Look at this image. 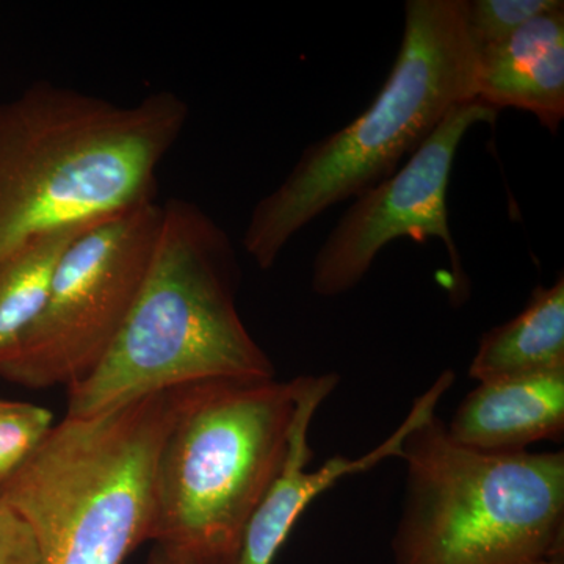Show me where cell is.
<instances>
[{
  "instance_id": "6da1fadb",
  "label": "cell",
  "mask_w": 564,
  "mask_h": 564,
  "mask_svg": "<svg viewBox=\"0 0 564 564\" xmlns=\"http://www.w3.org/2000/svg\"><path fill=\"white\" fill-rule=\"evenodd\" d=\"M188 113L172 91L117 104L51 82L0 102V265L41 237L158 198Z\"/></svg>"
},
{
  "instance_id": "7a4b0ae2",
  "label": "cell",
  "mask_w": 564,
  "mask_h": 564,
  "mask_svg": "<svg viewBox=\"0 0 564 564\" xmlns=\"http://www.w3.org/2000/svg\"><path fill=\"white\" fill-rule=\"evenodd\" d=\"M239 263L225 229L184 199L163 204L147 278L109 351L69 386L66 417H90L177 386L273 380L237 310Z\"/></svg>"
},
{
  "instance_id": "3957f363",
  "label": "cell",
  "mask_w": 564,
  "mask_h": 564,
  "mask_svg": "<svg viewBox=\"0 0 564 564\" xmlns=\"http://www.w3.org/2000/svg\"><path fill=\"white\" fill-rule=\"evenodd\" d=\"M475 62L466 0H406L399 54L372 104L310 144L252 209L242 245L256 265L272 269L304 226L391 176L448 111L474 101Z\"/></svg>"
},
{
  "instance_id": "277c9868",
  "label": "cell",
  "mask_w": 564,
  "mask_h": 564,
  "mask_svg": "<svg viewBox=\"0 0 564 564\" xmlns=\"http://www.w3.org/2000/svg\"><path fill=\"white\" fill-rule=\"evenodd\" d=\"M196 384L63 419L0 486L31 527L40 564H122L150 541L159 455Z\"/></svg>"
},
{
  "instance_id": "5b68a950",
  "label": "cell",
  "mask_w": 564,
  "mask_h": 564,
  "mask_svg": "<svg viewBox=\"0 0 564 564\" xmlns=\"http://www.w3.org/2000/svg\"><path fill=\"white\" fill-rule=\"evenodd\" d=\"M300 377L193 389L159 455L150 541L172 564H240L245 532L280 473Z\"/></svg>"
},
{
  "instance_id": "8992f818",
  "label": "cell",
  "mask_w": 564,
  "mask_h": 564,
  "mask_svg": "<svg viewBox=\"0 0 564 564\" xmlns=\"http://www.w3.org/2000/svg\"><path fill=\"white\" fill-rule=\"evenodd\" d=\"M395 564H530L563 556L564 454H484L434 413L404 440Z\"/></svg>"
},
{
  "instance_id": "52a82bcc",
  "label": "cell",
  "mask_w": 564,
  "mask_h": 564,
  "mask_svg": "<svg viewBox=\"0 0 564 564\" xmlns=\"http://www.w3.org/2000/svg\"><path fill=\"white\" fill-rule=\"evenodd\" d=\"M163 204L150 199L85 229L54 274L43 313L0 366L28 389L79 383L96 369L131 313L158 242Z\"/></svg>"
},
{
  "instance_id": "ba28073f",
  "label": "cell",
  "mask_w": 564,
  "mask_h": 564,
  "mask_svg": "<svg viewBox=\"0 0 564 564\" xmlns=\"http://www.w3.org/2000/svg\"><path fill=\"white\" fill-rule=\"evenodd\" d=\"M499 111L486 104H458L408 158L403 169L364 192L344 212L314 259L311 288L323 299L355 289L386 245L400 237L440 239L447 248L459 289L466 288L462 256L448 223L447 193L456 152L480 122L494 124Z\"/></svg>"
},
{
  "instance_id": "9c48e42d",
  "label": "cell",
  "mask_w": 564,
  "mask_h": 564,
  "mask_svg": "<svg viewBox=\"0 0 564 564\" xmlns=\"http://www.w3.org/2000/svg\"><path fill=\"white\" fill-rule=\"evenodd\" d=\"M455 381L452 370H444L421 397L410 414L383 443L358 458L333 456L317 470H307L314 452L310 444L311 423L322 403L339 384V375H303L300 377L295 414L289 434L288 454L280 473L252 514L245 532L240 564H273L299 519L317 497L350 475L366 473L389 458L402 456L408 433L423 419L436 413L437 404Z\"/></svg>"
},
{
  "instance_id": "30bf717a",
  "label": "cell",
  "mask_w": 564,
  "mask_h": 564,
  "mask_svg": "<svg viewBox=\"0 0 564 564\" xmlns=\"http://www.w3.org/2000/svg\"><path fill=\"white\" fill-rule=\"evenodd\" d=\"M475 99L534 115L551 133L564 120V6L527 22L502 43L477 50Z\"/></svg>"
},
{
  "instance_id": "8fae6325",
  "label": "cell",
  "mask_w": 564,
  "mask_h": 564,
  "mask_svg": "<svg viewBox=\"0 0 564 564\" xmlns=\"http://www.w3.org/2000/svg\"><path fill=\"white\" fill-rule=\"evenodd\" d=\"M447 433L484 454H516L564 434V370L478 383L456 408Z\"/></svg>"
},
{
  "instance_id": "7c38bea8",
  "label": "cell",
  "mask_w": 564,
  "mask_h": 564,
  "mask_svg": "<svg viewBox=\"0 0 564 564\" xmlns=\"http://www.w3.org/2000/svg\"><path fill=\"white\" fill-rule=\"evenodd\" d=\"M564 370V278L536 285L521 314L481 337L469 366L478 383Z\"/></svg>"
},
{
  "instance_id": "4fadbf2b",
  "label": "cell",
  "mask_w": 564,
  "mask_h": 564,
  "mask_svg": "<svg viewBox=\"0 0 564 564\" xmlns=\"http://www.w3.org/2000/svg\"><path fill=\"white\" fill-rule=\"evenodd\" d=\"M91 225L41 237L0 265V366L43 313L63 254Z\"/></svg>"
},
{
  "instance_id": "5bb4252c",
  "label": "cell",
  "mask_w": 564,
  "mask_h": 564,
  "mask_svg": "<svg viewBox=\"0 0 564 564\" xmlns=\"http://www.w3.org/2000/svg\"><path fill=\"white\" fill-rule=\"evenodd\" d=\"M54 429L47 408L0 399V486L7 484Z\"/></svg>"
},
{
  "instance_id": "9a60e30c",
  "label": "cell",
  "mask_w": 564,
  "mask_h": 564,
  "mask_svg": "<svg viewBox=\"0 0 564 564\" xmlns=\"http://www.w3.org/2000/svg\"><path fill=\"white\" fill-rule=\"evenodd\" d=\"M563 0H466V21L477 50L502 43L527 22L563 7Z\"/></svg>"
},
{
  "instance_id": "2e32d148",
  "label": "cell",
  "mask_w": 564,
  "mask_h": 564,
  "mask_svg": "<svg viewBox=\"0 0 564 564\" xmlns=\"http://www.w3.org/2000/svg\"><path fill=\"white\" fill-rule=\"evenodd\" d=\"M0 564H40L39 545L20 513L0 499Z\"/></svg>"
},
{
  "instance_id": "e0dca14e",
  "label": "cell",
  "mask_w": 564,
  "mask_h": 564,
  "mask_svg": "<svg viewBox=\"0 0 564 564\" xmlns=\"http://www.w3.org/2000/svg\"><path fill=\"white\" fill-rule=\"evenodd\" d=\"M148 564H172L169 562V558H166L165 555L162 554L161 551H159L158 547H154V551L151 552L150 555V562Z\"/></svg>"
},
{
  "instance_id": "ac0fdd59",
  "label": "cell",
  "mask_w": 564,
  "mask_h": 564,
  "mask_svg": "<svg viewBox=\"0 0 564 564\" xmlns=\"http://www.w3.org/2000/svg\"><path fill=\"white\" fill-rule=\"evenodd\" d=\"M530 564H564L563 556H545Z\"/></svg>"
}]
</instances>
